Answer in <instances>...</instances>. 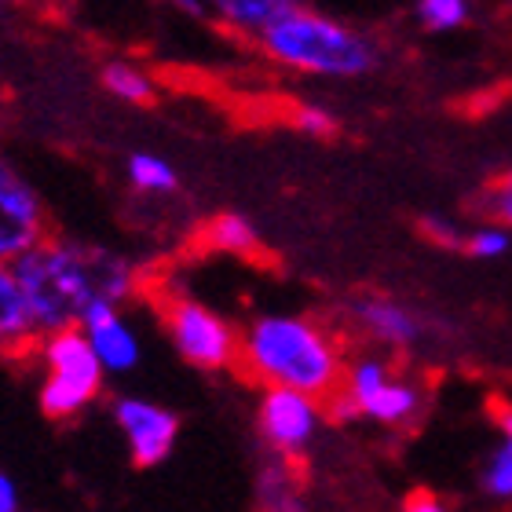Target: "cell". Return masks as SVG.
Returning a JSON list of instances; mask_svg holds the SVG:
<instances>
[{"instance_id":"obj_1","label":"cell","mask_w":512,"mask_h":512,"mask_svg":"<svg viewBox=\"0 0 512 512\" xmlns=\"http://www.w3.org/2000/svg\"><path fill=\"white\" fill-rule=\"evenodd\" d=\"M37 330L77 326L92 300L125 304L139 293V271L121 253L74 238H44L15 260Z\"/></svg>"},{"instance_id":"obj_2","label":"cell","mask_w":512,"mask_h":512,"mask_svg":"<svg viewBox=\"0 0 512 512\" xmlns=\"http://www.w3.org/2000/svg\"><path fill=\"white\" fill-rule=\"evenodd\" d=\"M238 370L264 388H297L322 406L344 388L341 344L322 322L304 315H260L242 333Z\"/></svg>"},{"instance_id":"obj_3","label":"cell","mask_w":512,"mask_h":512,"mask_svg":"<svg viewBox=\"0 0 512 512\" xmlns=\"http://www.w3.org/2000/svg\"><path fill=\"white\" fill-rule=\"evenodd\" d=\"M256 48L271 63L311 77H363L381 63V48L370 33L304 4L282 11L256 37Z\"/></svg>"},{"instance_id":"obj_4","label":"cell","mask_w":512,"mask_h":512,"mask_svg":"<svg viewBox=\"0 0 512 512\" xmlns=\"http://www.w3.org/2000/svg\"><path fill=\"white\" fill-rule=\"evenodd\" d=\"M37 359H41L37 403L52 421H74L77 414H85L103 395V384L110 377L81 326L44 333L37 341Z\"/></svg>"},{"instance_id":"obj_5","label":"cell","mask_w":512,"mask_h":512,"mask_svg":"<svg viewBox=\"0 0 512 512\" xmlns=\"http://www.w3.org/2000/svg\"><path fill=\"white\" fill-rule=\"evenodd\" d=\"M161 322H165L172 348L198 370H231V366H238L242 333L224 315L205 308L202 300L169 293L161 300Z\"/></svg>"},{"instance_id":"obj_6","label":"cell","mask_w":512,"mask_h":512,"mask_svg":"<svg viewBox=\"0 0 512 512\" xmlns=\"http://www.w3.org/2000/svg\"><path fill=\"white\" fill-rule=\"evenodd\" d=\"M48 238V209L33 183L0 154V260L15 264Z\"/></svg>"},{"instance_id":"obj_7","label":"cell","mask_w":512,"mask_h":512,"mask_svg":"<svg viewBox=\"0 0 512 512\" xmlns=\"http://www.w3.org/2000/svg\"><path fill=\"white\" fill-rule=\"evenodd\" d=\"M322 417H326V406L315 395L297 392V388H267L264 399H260L256 425H260V436H264L267 447L282 458L297 461L319 432Z\"/></svg>"},{"instance_id":"obj_8","label":"cell","mask_w":512,"mask_h":512,"mask_svg":"<svg viewBox=\"0 0 512 512\" xmlns=\"http://www.w3.org/2000/svg\"><path fill=\"white\" fill-rule=\"evenodd\" d=\"M114 425H118L121 439L128 447V458L139 469H154L169 458L180 436V417L165 410V406L139 399V395H121L114 403Z\"/></svg>"},{"instance_id":"obj_9","label":"cell","mask_w":512,"mask_h":512,"mask_svg":"<svg viewBox=\"0 0 512 512\" xmlns=\"http://www.w3.org/2000/svg\"><path fill=\"white\" fill-rule=\"evenodd\" d=\"M77 326L85 330L88 344L99 355V363H103L107 374L121 377L132 374L139 366L143 348H139V337L132 330V322L125 319L121 304H114V300H92Z\"/></svg>"},{"instance_id":"obj_10","label":"cell","mask_w":512,"mask_h":512,"mask_svg":"<svg viewBox=\"0 0 512 512\" xmlns=\"http://www.w3.org/2000/svg\"><path fill=\"white\" fill-rule=\"evenodd\" d=\"M41 330L33 322L30 297L22 289V278L15 264L0 260V352L8 355H26L37 348Z\"/></svg>"},{"instance_id":"obj_11","label":"cell","mask_w":512,"mask_h":512,"mask_svg":"<svg viewBox=\"0 0 512 512\" xmlns=\"http://www.w3.org/2000/svg\"><path fill=\"white\" fill-rule=\"evenodd\" d=\"M205 4H209L213 22H220L227 33L256 41L282 11H289L300 0H205Z\"/></svg>"},{"instance_id":"obj_12","label":"cell","mask_w":512,"mask_h":512,"mask_svg":"<svg viewBox=\"0 0 512 512\" xmlns=\"http://www.w3.org/2000/svg\"><path fill=\"white\" fill-rule=\"evenodd\" d=\"M99 85L107 96H114L125 107H150L158 103V81L150 70H143L139 63L128 59H107L99 66Z\"/></svg>"},{"instance_id":"obj_13","label":"cell","mask_w":512,"mask_h":512,"mask_svg":"<svg viewBox=\"0 0 512 512\" xmlns=\"http://www.w3.org/2000/svg\"><path fill=\"white\" fill-rule=\"evenodd\" d=\"M202 242H205V249H213V253L242 256V260H260V253H264L256 227L238 213L213 216V220L202 227Z\"/></svg>"},{"instance_id":"obj_14","label":"cell","mask_w":512,"mask_h":512,"mask_svg":"<svg viewBox=\"0 0 512 512\" xmlns=\"http://www.w3.org/2000/svg\"><path fill=\"white\" fill-rule=\"evenodd\" d=\"M355 319L384 344H410L421 333L414 315L399 308V304H392V300H359L355 304Z\"/></svg>"},{"instance_id":"obj_15","label":"cell","mask_w":512,"mask_h":512,"mask_svg":"<svg viewBox=\"0 0 512 512\" xmlns=\"http://www.w3.org/2000/svg\"><path fill=\"white\" fill-rule=\"evenodd\" d=\"M125 180L132 191L147 194V198H169V194L180 191V172H176V165L165 161L161 154H150V150L128 154Z\"/></svg>"},{"instance_id":"obj_16","label":"cell","mask_w":512,"mask_h":512,"mask_svg":"<svg viewBox=\"0 0 512 512\" xmlns=\"http://www.w3.org/2000/svg\"><path fill=\"white\" fill-rule=\"evenodd\" d=\"M293 458L278 454L271 465H264L260 480H256V512H304L297 494V476L289 469Z\"/></svg>"},{"instance_id":"obj_17","label":"cell","mask_w":512,"mask_h":512,"mask_svg":"<svg viewBox=\"0 0 512 512\" xmlns=\"http://www.w3.org/2000/svg\"><path fill=\"white\" fill-rule=\"evenodd\" d=\"M359 410L374 421H384V425H403L421 410V395L403 381H384L377 392H370L359 403Z\"/></svg>"},{"instance_id":"obj_18","label":"cell","mask_w":512,"mask_h":512,"mask_svg":"<svg viewBox=\"0 0 512 512\" xmlns=\"http://www.w3.org/2000/svg\"><path fill=\"white\" fill-rule=\"evenodd\" d=\"M417 22L425 30H458L472 15V0H417Z\"/></svg>"},{"instance_id":"obj_19","label":"cell","mask_w":512,"mask_h":512,"mask_svg":"<svg viewBox=\"0 0 512 512\" xmlns=\"http://www.w3.org/2000/svg\"><path fill=\"white\" fill-rule=\"evenodd\" d=\"M480 209L494 224L512 227V169L498 172L494 180H487V187L480 191Z\"/></svg>"},{"instance_id":"obj_20","label":"cell","mask_w":512,"mask_h":512,"mask_svg":"<svg viewBox=\"0 0 512 512\" xmlns=\"http://www.w3.org/2000/svg\"><path fill=\"white\" fill-rule=\"evenodd\" d=\"M286 121H289V128H297L304 136H315V139L337 136V118H333L326 107H319V103H293Z\"/></svg>"},{"instance_id":"obj_21","label":"cell","mask_w":512,"mask_h":512,"mask_svg":"<svg viewBox=\"0 0 512 512\" xmlns=\"http://www.w3.org/2000/svg\"><path fill=\"white\" fill-rule=\"evenodd\" d=\"M483 487L498 498H509L512 494V443H505L502 450H494L491 465L483 472Z\"/></svg>"},{"instance_id":"obj_22","label":"cell","mask_w":512,"mask_h":512,"mask_svg":"<svg viewBox=\"0 0 512 512\" xmlns=\"http://www.w3.org/2000/svg\"><path fill=\"white\" fill-rule=\"evenodd\" d=\"M509 249V235L498 231V227H480L465 238V253L480 256V260H491V256H502Z\"/></svg>"},{"instance_id":"obj_23","label":"cell","mask_w":512,"mask_h":512,"mask_svg":"<svg viewBox=\"0 0 512 512\" xmlns=\"http://www.w3.org/2000/svg\"><path fill=\"white\" fill-rule=\"evenodd\" d=\"M417 231L432 242V246H443V249H465V235H458L454 227L447 224V220H436V216H425L421 224H417Z\"/></svg>"},{"instance_id":"obj_24","label":"cell","mask_w":512,"mask_h":512,"mask_svg":"<svg viewBox=\"0 0 512 512\" xmlns=\"http://www.w3.org/2000/svg\"><path fill=\"white\" fill-rule=\"evenodd\" d=\"M487 414L494 417V425L502 428L505 439L512 443V399H502V395H491V399H487Z\"/></svg>"},{"instance_id":"obj_25","label":"cell","mask_w":512,"mask_h":512,"mask_svg":"<svg viewBox=\"0 0 512 512\" xmlns=\"http://www.w3.org/2000/svg\"><path fill=\"white\" fill-rule=\"evenodd\" d=\"M403 512H447V509H443V502H439L432 491L417 487V491H410V498H406Z\"/></svg>"},{"instance_id":"obj_26","label":"cell","mask_w":512,"mask_h":512,"mask_svg":"<svg viewBox=\"0 0 512 512\" xmlns=\"http://www.w3.org/2000/svg\"><path fill=\"white\" fill-rule=\"evenodd\" d=\"M161 4H169L172 11H180V15H187V19H194V22H213L205 0H161Z\"/></svg>"},{"instance_id":"obj_27","label":"cell","mask_w":512,"mask_h":512,"mask_svg":"<svg viewBox=\"0 0 512 512\" xmlns=\"http://www.w3.org/2000/svg\"><path fill=\"white\" fill-rule=\"evenodd\" d=\"M22 509V498H19V487L11 480L8 472L0 469V512H19Z\"/></svg>"},{"instance_id":"obj_28","label":"cell","mask_w":512,"mask_h":512,"mask_svg":"<svg viewBox=\"0 0 512 512\" xmlns=\"http://www.w3.org/2000/svg\"><path fill=\"white\" fill-rule=\"evenodd\" d=\"M0 4H22V0H0Z\"/></svg>"}]
</instances>
